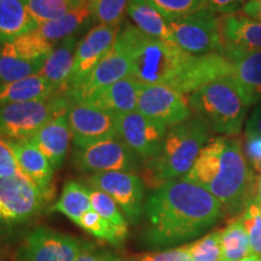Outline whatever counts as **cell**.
<instances>
[{
  "mask_svg": "<svg viewBox=\"0 0 261 261\" xmlns=\"http://www.w3.org/2000/svg\"><path fill=\"white\" fill-rule=\"evenodd\" d=\"M128 0H90L91 17L98 24L120 25Z\"/></svg>",
  "mask_w": 261,
  "mask_h": 261,
  "instance_id": "cell-32",
  "label": "cell"
},
{
  "mask_svg": "<svg viewBox=\"0 0 261 261\" xmlns=\"http://www.w3.org/2000/svg\"><path fill=\"white\" fill-rule=\"evenodd\" d=\"M110 261H135V260H133L132 259V257H130V259H128V260H126V259H121V257H119V256H114L113 257V259L112 260H110Z\"/></svg>",
  "mask_w": 261,
  "mask_h": 261,
  "instance_id": "cell-47",
  "label": "cell"
},
{
  "mask_svg": "<svg viewBox=\"0 0 261 261\" xmlns=\"http://www.w3.org/2000/svg\"><path fill=\"white\" fill-rule=\"evenodd\" d=\"M86 187L109 195L132 225L140 221L144 207V180L137 173L107 172L85 178Z\"/></svg>",
  "mask_w": 261,
  "mask_h": 261,
  "instance_id": "cell-10",
  "label": "cell"
},
{
  "mask_svg": "<svg viewBox=\"0 0 261 261\" xmlns=\"http://www.w3.org/2000/svg\"><path fill=\"white\" fill-rule=\"evenodd\" d=\"M241 219L247 231L252 253L261 256V213L255 202L247 205Z\"/></svg>",
  "mask_w": 261,
  "mask_h": 261,
  "instance_id": "cell-37",
  "label": "cell"
},
{
  "mask_svg": "<svg viewBox=\"0 0 261 261\" xmlns=\"http://www.w3.org/2000/svg\"><path fill=\"white\" fill-rule=\"evenodd\" d=\"M189 252L192 261H221L220 230L189 243Z\"/></svg>",
  "mask_w": 261,
  "mask_h": 261,
  "instance_id": "cell-36",
  "label": "cell"
},
{
  "mask_svg": "<svg viewBox=\"0 0 261 261\" xmlns=\"http://www.w3.org/2000/svg\"><path fill=\"white\" fill-rule=\"evenodd\" d=\"M80 0H27V8L35 24L54 21L74 8Z\"/></svg>",
  "mask_w": 261,
  "mask_h": 261,
  "instance_id": "cell-31",
  "label": "cell"
},
{
  "mask_svg": "<svg viewBox=\"0 0 261 261\" xmlns=\"http://www.w3.org/2000/svg\"><path fill=\"white\" fill-rule=\"evenodd\" d=\"M48 202L24 173L0 177V241L29 223Z\"/></svg>",
  "mask_w": 261,
  "mask_h": 261,
  "instance_id": "cell-6",
  "label": "cell"
},
{
  "mask_svg": "<svg viewBox=\"0 0 261 261\" xmlns=\"http://www.w3.org/2000/svg\"><path fill=\"white\" fill-rule=\"evenodd\" d=\"M255 203L261 202V175L255 180V198H254Z\"/></svg>",
  "mask_w": 261,
  "mask_h": 261,
  "instance_id": "cell-45",
  "label": "cell"
},
{
  "mask_svg": "<svg viewBox=\"0 0 261 261\" xmlns=\"http://www.w3.org/2000/svg\"><path fill=\"white\" fill-rule=\"evenodd\" d=\"M23 173L16 161L15 154L9 140L0 136V177H14V175Z\"/></svg>",
  "mask_w": 261,
  "mask_h": 261,
  "instance_id": "cell-39",
  "label": "cell"
},
{
  "mask_svg": "<svg viewBox=\"0 0 261 261\" xmlns=\"http://www.w3.org/2000/svg\"><path fill=\"white\" fill-rule=\"evenodd\" d=\"M189 104L211 129L225 137L238 136L246 122L248 107L231 76L207 84L189 94Z\"/></svg>",
  "mask_w": 261,
  "mask_h": 261,
  "instance_id": "cell-5",
  "label": "cell"
},
{
  "mask_svg": "<svg viewBox=\"0 0 261 261\" xmlns=\"http://www.w3.org/2000/svg\"><path fill=\"white\" fill-rule=\"evenodd\" d=\"M167 22L191 15L205 8L204 0H146Z\"/></svg>",
  "mask_w": 261,
  "mask_h": 261,
  "instance_id": "cell-34",
  "label": "cell"
},
{
  "mask_svg": "<svg viewBox=\"0 0 261 261\" xmlns=\"http://www.w3.org/2000/svg\"><path fill=\"white\" fill-rule=\"evenodd\" d=\"M114 256H115V254L109 252V250L97 248L93 244L85 242V246L76 261H110Z\"/></svg>",
  "mask_w": 261,
  "mask_h": 261,
  "instance_id": "cell-41",
  "label": "cell"
},
{
  "mask_svg": "<svg viewBox=\"0 0 261 261\" xmlns=\"http://www.w3.org/2000/svg\"><path fill=\"white\" fill-rule=\"evenodd\" d=\"M56 94V90L44 76L35 74L25 79L0 86V106L9 103L46 100Z\"/></svg>",
  "mask_w": 261,
  "mask_h": 261,
  "instance_id": "cell-23",
  "label": "cell"
},
{
  "mask_svg": "<svg viewBox=\"0 0 261 261\" xmlns=\"http://www.w3.org/2000/svg\"><path fill=\"white\" fill-rule=\"evenodd\" d=\"M67 113L58 114L44 125L32 138L27 139L46 156L54 169L60 168L67 156L71 140Z\"/></svg>",
  "mask_w": 261,
  "mask_h": 261,
  "instance_id": "cell-19",
  "label": "cell"
},
{
  "mask_svg": "<svg viewBox=\"0 0 261 261\" xmlns=\"http://www.w3.org/2000/svg\"><path fill=\"white\" fill-rule=\"evenodd\" d=\"M77 226H80L83 230L86 231V232L92 234L93 237H96L100 241H104V242L110 243L114 247H119L122 244L121 240L117 236V233L112 227V225L104 220L103 218L93 210L89 211L83 218H81Z\"/></svg>",
  "mask_w": 261,
  "mask_h": 261,
  "instance_id": "cell-35",
  "label": "cell"
},
{
  "mask_svg": "<svg viewBox=\"0 0 261 261\" xmlns=\"http://www.w3.org/2000/svg\"><path fill=\"white\" fill-rule=\"evenodd\" d=\"M89 190L92 210L96 211L104 220L112 225L121 242H125L128 236V220L126 219L125 214L120 210L116 202L106 192L92 188H89Z\"/></svg>",
  "mask_w": 261,
  "mask_h": 261,
  "instance_id": "cell-30",
  "label": "cell"
},
{
  "mask_svg": "<svg viewBox=\"0 0 261 261\" xmlns=\"http://www.w3.org/2000/svg\"><path fill=\"white\" fill-rule=\"evenodd\" d=\"M70 99L58 93L50 99L0 106V136L11 140L32 138L58 114L67 113Z\"/></svg>",
  "mask_w": 261,
  "mask_h": 261,
  "instance_id": "cell-7",
  "label": "cell"
},
{
  "mask_svg": "<svg viewBox=\"0 0 261 261\" xmlns=\"http://www.w3.org/2000/svg\"><path fill=\"white\" fill-rule=\"evenodd\" d=\"M246 136L261 137V103L254 108L246 123Z\"/></svg>",
  "mask_w": 261,
  "mask_h": 261,
  "instance_id": "cell-43",
  "label": "cell"
},
{
  "mask_svg": "<svg viewBox=\"0 0 261 261\" xmlns=\"http://www.w3.org/2000/svg\"><path fill=\"white\" fill-rule=\"evenodd\" d=\"M115 46L128 60L133 79L143 85H166L182 94L232 74L230 61L219 52L194 56L132 24L121 28Z\"/></svg>",
  "mask_w": 261,
  "mask_h": 261,
  "instance_id": "cell-1",
  "label": "cell"
},
{
  "mask_svg": "<svg viewBox=\"0 0 261 261\" xmlns=\"http://www.w3.org/2000/svg\"><path fill=\"white\" fill-rule=\"evenodd\" d=\"M221 19L223 47L261 50V22L244 15H224Z\"/></svg>",
  "mask_w": 261,
  "mask_h": 261,
  "instance_id": "cell-22",
  "label": "cell"
},
{
  "mask_svg": "<svg viewBox=\"0 0 261 261\" xmlns=\"http://www.w3.org/2000/svg\"><path fill=\"white\" fill-rule=\"evenodd\" d=\"M38 25L27 8V0H0V42L12 41Z\"/></svg>",
  "mask_w": 261,
  "mask_h": 261,
  "instance_id": "cell-25",
  "label": "cell"
},
{
  "mask_svg": "<svg viewBox=\"0 0 261 261\" xmlns=\"http://www.w3.org/2000/svg\"><path fill=\"white\" fill-rule=\"evenodd\" d=\"M130 76V67L127 57L114 44L112 50L100 60L83 86L71 92L63 93L71 103H79L99 90L106 89L117 81Z\"/></svg>",
  "mask_w": 261,
  "mask_h": 261,
  "instance_id": "cell-17",
  "label": "cell"
},
{
  "mask_svg": "<svg viewBox=\"0 0 261 261\" xmlns=\"http://www.w3.org/2000/svg\"><path fill=\"white\" fill-rule=\"evenodd\" d=\"M45 61L28 60L15 50L11 41L0 42V86L39 74Z\"/></svg>",
  "mask_w": 261,
  "mask_h": 261,
  "instance_id": "cell-26",
  "label": "cell"
},
{
  "mask_svg": "<svg viewBox=\"0 0 261 261\" xmlns=\"http://www.w3.org/2000/svg\"><path fill=\"white\" fill-rule=\"evenodd\" d=\"M257 204V207H259V211H260V213H261V202H259V203H256Z\"/></svg>",
  "mask_w": 261,
  "mask_h": 261,
  "instance_id": "cell-49",
  "label": "cell"
},
{
  "mask_svg": "<svg viewBox=\"0 0 261 261\" xmlns=\"http://www.w3.org/2000/svg\"><path fill=\"white\" fill-rule=\"evenodd\" d=\"M241 261H261V256L256 255V254H252V255H249L248 257H246V259Z\"/></svg>",
  "mask_w": 261,
  "mask_h": 261,
  "instance_id": "cell-46",
  "label": "cell"
},
{
  "mask_svg": "<svg viewBox=\"0 0 261 261\" xmlns=\"http://www.w3.org/2000/svg\"><path fill=\"white\" fill-rule=\"evenodd\" d=\"M135 261H192L189 244L162 252H149L132 257Z\"/></svg>",
  "mask_w": 261,
  "mask_h": 261,
  "instance_id": "cell-38",
  "label": "cell"
},
{
  "mask_svg": "<svg viewBox=\"0 0 261 261\" xmlns=\"http://www.w3.org/2000/svg\"><path fill=\"white\" fill-rule=\"evenodd\" d=\"M244 152H246L247 159L252 163L253 168L255 169L261 162V137L246 136Z\"/></svg>",
  "mask_w": 261,
  "mask_h": 261,
  "instance_id": "cell-42",
  "label": "cell"
},
{
  "mask_svg": "<svg viewBox=\"0 0 261 261\" xmlns=\"http://www.w3.org/2000/svg\"><path fill=\"white\" fill-rule=\"evenodd\" d=\"M11 42L14 45L15 50L22 57L28 58V60L47 58L55 47L54 44H51L50 41L39 34L37 28L34 31L25 33L21 37H17Z\"/></svg>",
  "mask_w": 261,
  "mask_h": 261,
  "instance_id": "cell-33",
  "label": "cell"
},
{
  "mask_svg": "<svg viewBox=\"0 0 261 261\" xmlns=\"http://www.w3.org/2000/svg\"><path fill=\"white\" fill-rule=\"evenodd\" d=\"M211 130L208 123L196 114L169 127L159 155L144 163V182L155 190L165 182L184 177L211 139Z\"/></svg>",
  "mask_w": 261,
  "mask_h": 261,
  "instance_id": "cell-4",
  "label": "cell"
},
{
  "mask_svg": "<svg viewBox=\"0 0 261 261\" xmlns=\"http://www.w3.org/2000/svg\"><path fill=\"white\" fill-rule=\"evenodd\" d=\"M126 14L139 31L150 37L173 42L168 22L146 0H128Z\"/></svg>",
  "mask_w": 261,
  "mask_h": 261,
  "instance_id": "cell-27",
  "label": "cell"
},
{
  "mask_svg": "<svg viewBox=\"0 0 261 261\" xmlns=\"http://www.w3.org/2000/svg\"><path fill=\"white\" fill-rule=\"evenodd\" d=\"M8 140L21 171L37 185L45 198L50 201L54 196L52 180L55 173L50 161L28 140Z\"/></svg>",
  "mask_w": 261,
  "mask_h": 261,
  "instance_id": "cell-18",
  "label": "cell"
},
{
  "mask_svg": "<svg viewBox=\"0 0 261 261\" xmlns=\"http://www.w3.org/2000/svg\"><path fill=\"white\" fill-rule=\"evenodd\" d=\"M181 178L210 191L228 212L243 205L247 208L250 195L255 194V180L241 140L232 137L208 140L190 171Z\"/></svg>",
  "mask_w": 261,
  "mask_h": 261,
  "instance_id": "cell-3",
  "label": "cell"
},
{
  "mask_svg": "<svg viewBox=\"0 0 261 261\" xmlns=\"http://www.w3.org/2000/svg\"><path fill=\"white\" fill-rule=\"evenodd\" d=\"M91 17L90 0H80L67 14L54 21L38 25L37 31L51 44L56 45L63 39L71 37L87 23Z\"/></svg>",
  "mask_w": 261,
  "mask_h": 261,
  "instance_id": "cell-24",
  "label": "cell"
},
{
  "mask_svg": "<svg viewBox=\"0 0 261 261\" xmlns=\"http://www.w3.org/2000/svg\"><path fill=\"white\" fill-rule=\"evenodd\" d=\"M77 44L79 41L76 37L71 35L55 45L54 50L47 56L44 67L39 73L50 83L57 94L63 92L69 81Z\"/></svg>",
  "mask_w": 261,
  "mask_h": 261,
  "instance_id": "cell-21",
  "label": "cell"
},
{
  "mask_svg": "<svg viewBox=\"0 0 261 261\" xmlns=\"http://www.w3.org/2000/svg\"><path fill=\"white\" fill-rule=\"evenodd\" d=\"M117 136L143 162L159 155L168 127L139 112L116 114Z\"/></svg>",
  "mask_w": 261,
  "mask_h": 261,
  "instance_id": "cell-12",
  "label": "cell"
},
{
  "mask_svg": "<svg viewBox=\"0 0 261 261\" xmlns=\"http://www.w3.org/2000/svg\"><path fill=\"white\" fill-rule=\"evenodd\" d=\"M121 25L98 24L81 39L75 51L73 71L62 93L71 92L86 83L100 60L112 50Z\"/></svg>",
  "mask_w": 261,
  "mask_h": 261,
  "instance_id": "cell-13",
  "label": "cell"
},
{
  "mask_svg": "<svg viewBox=\"0 0 261 261\" xmlns=\"http://www.w3.org/2000/svg\"><path fill=\"white\" fill-rule=\"evenodd\" d=\"M92 210L90 200L89 187L79 181L69 180L65 182L62 194L52 211L60 212L74 224H79L81 218Z\"/></svg>",
  "mask_w": 261,
  "mask_h": 261,
  "instance_id": "cell-28",
  "label": "cell"
},
{
  "mask_svg": "<svg viewBox=\"0 0 261 261\" xmlns=\"http://www.w3.org/2000/svg\"><path fill=\"white\" fill-rule=\"evenodd\" d=\"M145 226L139 242L156 249L190 241L223 215L219 201L195 182L175 179L155 189L144 201Z\"/></svg>",
  "mask_w": 261,
  "mask_h": 261,
  "instance_id": "cell-2",
  "label": "cell"
},
{
  "mask_svg": "<svg viewBox=\"0 0 261 261\" xmlns=\"http://www.w3.org/2000/svg\"><path fill=\"white\" fill-rule=\"evenodd\" d=\"M205 6L215 14L233 15L242 9L248 0H204Z\"/></svg>",
  "mask_w": 261,
  "mask_h": 261,
  "instance_id": "cell-40",
  "label": "cell"
},
{
  "mask_svg": "<svg viewBox=\"0 0 261 261\" xmlns=\"http://www.w3.org/2000/svg\"><path fill=\"white\" fill-rule=\"evenodd\" d=\"M73 165L79 172L98 174L107 172L137 173L139 159L120 138H112L87 148H75Z\"/></svg>",
  "mask_w": 261,
  "mask_h": 261,
  "instance_id": "cell-9",
  "label": "cell"
},
{
  "mask_svg": "<svg viewBox=\"0 0 261 261\" xmlns=\"http://www.w3.org/2000/svg\"><path fill=\"white\" fill-rule=\"evenodd\" d=\"M221 261H241L252 255L249 240L241 218L220 230Z\"/></svg>",
  "mask_w": 261,
  "mask_h": 261,
  "instance_id": "cell-29",
  "label": "cell"
},
{
  "mask_svg": "<svg viewBox=\"0 0 261 261\" xmlns=\"http://www.w3.org/2000/svg\"><path fill=\"white\" fill-rule=\"evenodd\" d=\"M67 117L75 148H87L103 140L119 138L115 114L85 103H70Z\"/></svg>",
  "mask_w": 261,
  "mask_h": 261,
  "instance_id": "cell-15",
  "label": "cell"
},
{
  "mask_svg": "<svg viewBox=\"0 0 261 261\" xmlns=\"http://www.w3.org/2000/svg\"><path fill=\"white\" fill-rule=\"evenodd\" d=\"M255 171H256L257 173H261V162H260V165L257 166V167L255 168Z\"/></svg>",
  "mask_w": 261,
  "mask_h": 261,
  "instance_id": "cell-48",
  "label": "cell"
},
{
  "mask_svg": "<svg viewBox=\"0 0 261 261\" xmlns=\"http://www.w3.org/2000/svg\"><path fill=\"white\" fill-rule=\"evenodd\" d=\"M230 61L232 77L248 107L261 103V50L223 47Z\"/></svg>",
  "mask_w": 261,
  "mask_h": 261,
  "instance_id": "cell-16",
  "label": "cell"
},
{
  "mask_svg": "<svg viewBox=\"0 0 261 261\" xmlns=\"http://www.w3.org/2000/svg\"><path fill=\"white\" fill-rule=\"evenodd\" d=\"M244 16L261 22V0H248L242 8Z\"/></svg>",
  "mask_w": 261,
  "mask_h": 261,
  "instance_id": "cell-44",
  "label": "cell"
},
{
  "mask_svg": "<svg viewBox=\"0 0 261 261\" xmlns=\"http://www.w3.org/2000/svg\"><path fill=\"white\" fill-rule=\"evenodd\" d=\"M84 246L79 237L37 226L25 234L17 255L19 261H76Z\"/></svg>",
  "mask_w": 261,
  "mask_h": 261,
  "instance_id": "cell-11",
  "label": "cell"
},
{
  "mask_svg": "<svg viewBox=\"0 0 261 261\" xmlns=\"http://www.w3.org/2000/svg\"><path fill=\"white\" fill-rule=\"evenodd\" d=\"M172 41L194 56L223 51L220 16L207 6L194 14L168 22Z\"/></svg>",
  "mask_w": 261,
  "mask_h": 261,
  "instance_id": "cell-8",
  "label": "cell"
},
{
  "mask_svg": "<svg viewBox=\"0 0 261 261\" xmlns=\"http://www.w3.org/2000/svg\"><path fill=\"white\" fill-rule=\"evenodd\" d=\"M142 85L143 84L138 83L132 76L125 77L106 89L99 90L79 103L99 108V109L115 114V115L136 112Z\"/></svg>",
  "mask_w": 261,
  "mask_h": 261,
  "instance_id": "cell-20",
  "label": "cell"
},
{
  "mask_svg": "<svg viewBox=\"0 0 261 261\" xmlns=\"http://www.w3.org/2000/svg\"><path fill=\"white\" fill-rule=\"evenodd\" d=\"M137 112L168 128L192 116L188 97L166 85H142Z\"/></svg>",
  "mask_w": 261,
  "mask_h": 261,
  "instance_id": "cell-14",
  "label": "cell"
}]
</instances>
